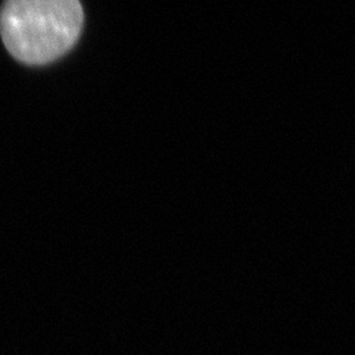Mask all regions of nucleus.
I'll use <instances>...</instances> for the list:
<instances>
[{"label":"nucleus","instance_id":"1","mask_svg":"<svg viewBox=\"0 0 355 355\" xmlns=\"http://www.w3.org/2000/svg\"><path fill=\"white\" fill-rule=\"evenodd\" d=\"M83 19L78 0H10L0 11V35L15 60L51 64L76 45Z\"/></svg>","mask_w":355,"mask_h":355}]
</instances>
